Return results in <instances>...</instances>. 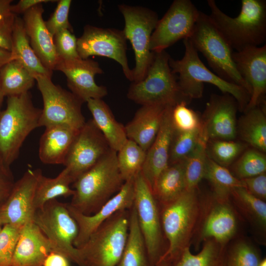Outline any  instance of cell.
<instances>
[{"instance_id": "cell-1", "label": "cell", "mask_w": 266, "mask_h": 266, "mask_svg": "<svg viewBox=\"0 0 266 266\" xmlns=\"http://www.w3.org/2000/svg\"><path fill=\"white\" fill-rule=\"evenodd\" d=\"M124 183L118 166L117 152L110 149L74 181V193L68 204L85 215H92L116 195Z\"/></svg>"}, {"instance_id": "cell-2", "label": "cell", "mask_w": 266, "mask_h": 266, "mask_svg": "<svg viewBox=\"0 0 266 266\" xmlns=\"http://www.w3.org/2000/svg\"><path fill=\"white\" fill-rule=\"evenodd\" d=\"M237 16L224 13L214 0H208L210 17L232 49L240 51L259 46L266 41V1L242 0Z\"/></svg>"}, {"instance_id": "cell-3", "label": "cell", "mask_w": 266, "mask_h": 266, "mask_svg": "<svg viewBox=\"0 0 266 266\" xmlns=\"http://www.w3.org/2000/svg\"><path fill=\"white\" fill-rule=\"evenodd\" d=\"M185 53L180 60L170 58L169 66L176 75L179 86L188 99L201 98L203 83L217 87L224 94H229L237 101L239 109L244 110L250 99L248 92L243 87L229 82L210 70L200 60L198 52L189 38L184 39Z\"/></svg>"}, {"instance_id": "cell-4", "label": "cell", "mask_w": 266, "mask_h": 266, "mask_svg": "<svg viewBox=\"0 0 266 266\" xmlns=\"http://www.w3.org/2000/svg\"><path fill=\"white\" fill-rule=\"evenodd\" d=\"M41 110L33 105L30 92L7 97L6 108L0 111V158L7 166L18 158L27 137L39 127Z\"/></svg>"}, {"instance_id": "cell-5", "label": "cell", "mask_w": 266, "mask_h": 266, "mask_svg": "<svg viewBox=\"0 0 266 266\" xmlns=\"http://www.w3.org/2000/svg\"><path fill=\"white\" fill-rule=\"evenodd\" d=\"M200 204V196L197 189L185 190L176 199L160 206L162 228L168 243L166 251L161 259L170 261L185 249L190 247Z\"/></svg>"}, {"instance_id": "cell-6", "label": "cell", "mask_w": 266, "mask_h": 266, "mask_svg": "<svg viewBox=\"0 0 266 266\" xmlns=\"http://www.w3.org/2000/svg\"><path fill=\"white\" fill-rule=\"evenodd\" d=\"M170 55L166 51L154 53L152 63L145 77L133 82L128 90V98L142 105L174 106L181 101L191 100L183 94L176 75L169 66Z\"/></svg>"}, {"instance_id": "cell-7", "label": "cell", "mask_w": 266, "mask_h": 266, "mask_svg": "<svg viewBox=\"0 0 266 266\" xmlns=\"http://www.w3.org/2000/svg\"><path fill=\"white\" fill-rule=\"evenodd\" d=\"M240 218L230 198L213 193L200 196L199 217L191 245L196 251L208 239L228 245L237 237Z\"/></svg>"}, {"instance_id": "cell-8", "label": "cell", "mask_w": 266, "mask_h": 266, "mask_svg": "<svg viewBox=\"0 0 266 266\" xmlns=\"http://www.w3.org/2000/svg\"><path fill=\"white\" fill-rule=\"evenodd\" d=\"M196 50L202 53L215 73L226 81L250 90L240 75L233 61V49L209 15L200 11L189 38Z\"/></svg>"}, {"instance_id": "cell-9", "label": "cell", "mask_w": 266, "mask_h": 266, "mask_svg": "<svg viewBox=\"0 0 266 266\" xmlns=\"http://www.w3.org/2000/svg\"><path fill=\"white\" fill-rule=\"evenodd\" d=\"M130 210L114 214L78 249L83 266H117L128 234Z\"/></svg>"}, {"instance_id": "cell-10", "label": "cell", "mask_w": 266, "mask_h": 266, "mask_svg": "<svg viewBox=\"0 0 266 266\" xmlns=\"http://www.w3.org/2000/svg\"><path fill=\"white\" fill-rule=\"evenodd\" d=\"M33 221L53 246L55 252L83 266L78 249L73 245L79 232L78 225L64 203L54 199L34 213Z\"/></svg>"}, {"instance_id": "cell-11", "label": "cell", "mask_w": 266, "mask_h": 266, "mask_svg": "<svg viewBox=\"0 0 266 266\" xmlns=\"http://www.w3.org/2000/svg\"><path fill=\"white\" fill-rule=\"evenodd\" d=\"M118 7L124 19L125 35L134 51L135 65L132 69V82H137L145 77L153 60L154 53L150 50L149 44L158 16L154 11L141 6L121 4Z\"/></svg>"}, {"instance_id": "cell-12", "label": "cell", "mask_w": 266, "mask_h": 266, "mask_svg": "<svg viewBox=\"0 0 266 266\" xmlns=\"http://www.w3.org/2000/svg\"><path fill=\"white\" fill-rule=\"evenodd\" d=\"M34 78L43 101L39 127L63 125L80 130L86 122L82 112L84 102L71 92L55 84L51 77L36 75Z\"/></svg>"}, {"instance_id": "cell-13", "label": "cell", "mask_w": 266, "mask_h": 266, "mask_svg": "<svg viewBox=\"0 0 266 266\" xmlns=\"http://www.w3.org/2000/svg\"><path fill=\"white\" fill-rule=\"evenodd\" d=\"M151 266H156L166 250L164 244L160 206L141 172L134 179V202Z\"/></svg>"}, {"instance_id": "cell-14", "label": "cell", "mask_w": 266, "mask_h": 266, "mask_svg": "<svg viewBox=\"0 0 266 266\" xmlns=\"http://www.w3.org/2000/svg\"><path fill=\"white\" fill-rule=\"evenodd\" d=\"M200 12L190 0H174L157 23L151 36L150 50L160 52L180 39L190 38Z\"/></svg>"}, {"instance_id": "cell-15", "label": "cell", "mask_w": 266, "mask_h": 266, "mask_svg": "<svg viewBox=\"0 0 266 266\" xmlns=\"http://www.w3.org/2000/svg\"><path fill=\"white\" fill-rule=\"evenodd\" d=\"M127 38L123 30L86 25L77 38V51L83 59L99 56L114 60L122 67L125 77L133 81L132 70L127 56Z\"/></svg>"}, {"instance_id": "cell-16", "label": "cell", "mask_w": 266, "mask_h": 266, "mask_svg": "<svg viewBox=\"0 0 266 266\" xmlns=\"http://www.w3.org/2000/svg\"><path fill=\"white\" fill-rule=\"evenodd\" d=\"M110 148L93 120L86 121L72 142L63 164L74 181L94 166Z\"/></svg>"}, {"instance_id": "cell-17", "label": "cell", "mask_w": 266, "mask_h": 266, "mask_svg": "<svg viewBox=\"0 0 266 266\" xmlns=\"http://www.w3.org/2000/svg\"><path fill=\"white\" fill-rule=\"evenodd\" d=\"M42 171L28 168L15 183L6 199L0 203V226L12 225L22 227L33 221L35 210L33 199Z\"/></svg>"}, {"instance_id": "cell-18", "label": "cell", "mask_w": 266, "mask_h": 266, "mask_svg": "<svg viewBox=\"0 0 266 266\" xmlns=\"http://www.w3.org/2000/svg\"><path fill=\"white\" fill-rule=\"evenodd\" d=\"M54 70L66 75L70 92L84 102L89 99H102L107 94L106 88L95 82V75L103 72L98 62L92 59H58Z\"/></svg>"}, {"instance_id": "cell-19", "label": "cell", "mask_w": 266, "mask_h": 266, "mask_svg": "<svg viewBox=\"0 0 266 266\" xmlns=\"http://www.w3.org/2000/svg\"><path fill=\"white\" fill-rule=\"evenodd\" d=\"M134 179L125 181L120 191L92 215H85L67 203L69 212L79 228L78 235L73 243L75 248L81 247L90 236L114 214L132 208L134 202Z\"/></svg>"}, {"instance_id": "cell-20", "label": "cell", "mask_w": 266, "mask_h": 266, "mask_svg": "<svg viewBox=\"0 0 266 266\" xmlns=\"http://www.w3.org/2000/svg\"><path fill=\"white\" fill-rule=\"evenodd\" d=\"M233 61L249 86L250 96L244 111L259 106L266 92V45L249 46L233 51Z\"/></svg>"}, {"instance_id": "cell-21", "label": "cell", "mask_w": 266, "mask_h": 266, "mask_svg": "<svg viewBox=\"0 0 266 266\" xmlns=\"http://www.w3.org/2000/svg\"><path fill=\"white\" fill-rule=\"evenodd\" d=\"M238 108L237 101L229 94L211 96L201 121L209 140H233L235 138Z\"/></svg>"}, {"instance_id": "cell-22", "label": "cell", "mask_w": 266, "mask_h": 266, "mask_svg": "<svg viewBox=\"0 0 266 266\" xmlns=\"http://www.w3.org/2000/svg\"><path fill=\"white\" fill-rule=\"evenodd\" d=\"M44 11L42 3L38 4L24 13L22 19L33 50L42 65L53 71L58 58L53 36L47 29L43 19Z\"/></svg>"}, {"instance_id": "cell-23", "label": "cell", "mask_w": 266, "mask_h": 266, "mask_svg": "<svg viewBox=\"0 0 266 266\" xmlns=\"http://www.w3.org/2000/svg\"><path fill=\"white\" fill-rule=\"evenodd\" d=\"M173 106L166 111L159 132L146 152L141 173L152 190L160 174L168 166L171 141L175 132L171 120Z\"/></svg>"}, {"instance_id": "cell-24", "label": "cell", "mask_w": 266, "mask_h": 266, "mask_svg": "<svg viewBox=\"0 0 266 266\" xmlns=\"http://www.w3.org/2000/svg\"><path fill=\"white\" fill-rule=\"evenodd\" d=\"M55 249L33 221L21 228L12 259V266H42L46 256Z\"/></svg>"}, {"instance_id": "cell-25", "label": "cell", "mask_w": 266, "mask_h": 266, "mask_svg": "<svg viewBox=\"0 0 266 266\" xmlns=\"http://www.w3.org/2000/svg\"><path fill=\"white\" fill-rule=\"evenodd\" d=\"M168 106L142 105L133 119L125 126L128 139L133 141L147 152L159 132Z\"/></svg>"}, {"instance_id": "cell-26", "label": "cell", "mask_w": 266, "mask_h": 266, "mask_svg": "<svg viewBox=\"0 0 266 266\" xmlns=\"http://www.w3.org/2000/svg\"><path fill=\"white\" fill-rule=\"evenodd\" d=\"M79 130L66 125H55L45 128L39 141V158L43 163L63 165Z\"/></svg>"}, {"instance_id": "cell-27", "label": "cell", "mask_w": 266, "mask_h": 266, "mask_svg": "<svg viewBox=\"0 0 266 266\" xmlns=\"http://www.w3.org/2000/svg\"><path fill=\"white\" fill-rule=\"evenodd\" d=\"M230 200L240 216L250 224L256 235L264 242L266 236V202L243 187L232 190Z\"/></svg>"}, {"instance_id": "cell-28", "label": "cell", "mask_w": 266, "mask_h": 266, "mask_svg": "<svg viewBox=\"0 0 266 266\" xmlns=\"http://www.w3.org/2000/svg\"><path fill=\"white\" fill-rule=\"evenodd\" d=\"M86 102L95 124L110 149L118 152L128 140L125 126L115 119L109 107L102 99H89Z\"/></svg>"}, {"instance_id": "cell-29", "label": "cell", "mask_w": 266, "mask_h": 266, "mask_svg": "<svg viewBox=\"0 0 266 266\" xmlns=\"http://www.w3.org/2000/svg\"><path fill=\"white\" fill-rule=\"evenodd\" d=\"M12 60L20 62L33 77L42 75L51 77L53 71L46 68L33 50L26 32L22 18L16 15L12 33Z\"/></svg>"}, {"instance_id": "cell-30", "label": "cell", "mask_w": 266, "mask_h": 266, "mask_svg": "<svg viewBox=\"0 0 266 266\" xmlns=\"http://www.w3.org/2000/svg\"><path fill=\"white\" fill-rule=\"evenodd\" d=\"M186 159L169 164L157 179L152 191L159 206L174 200L185 191Z\"/></svg>"}, {"instance_id": "cell-31", "label": "cell", "mask_w": 266, "mask_h": 266, "mask_svg": "<svg viewBox=\"0 0 266 266\" xmlns=\"http://www.w3.org/2000/svg\"><path fill=\"white\" fill-rule=\"evenodd\" d=\"M227 246L208 239L198 253L192 254L188 247L170 260L169 266H226Z\"/></svg>"}, {"instance_id": "cell-32", "label": "cell", "mask_w": 266, "mask_h": 266, "mask_svg": "<svg viewBox=\"0 0 266 266\" xmlns=\"http://www.w3.org/2000/svg\"><path fill=\"white\" fill-rule=\"evenodd\" d=\"M117 266H151L134 205L130 210L127 239Z\"/></svg>"}, {"instance_id": "cell-33", "label": "cell", "mask_w": 266, "mask_h": 266, "mask_svg": "<svg viewBox=\"0 0 266 266\" xmlns=\"http://www.w3.org/2000/svg\"><path fill=\"white\" fill-rule=\"evenodd\" d=\"M240 119L237 133L244 141L263 153L266 151V117L264 109L256 106Z\"/></svg>"}, {"instance_id": "cell-34", "label": "cell", "mask_w": 266, "mask_h": 266, "mask_svg": "<svg viewBox=\"0 0 266 266\" xmlns=\"http://www.w3.org/2000/svg\"><path fill=\"white\" fill-rule=\"evenodd\" d=\"M73 181L64 168L59 175L51 178L40 175L35 189L33 207L35 211L41 209L45 203L59 197L72 196L74 190L70 187Z\"/></svg>"}, {"instance_id": "cell-35", "label": "cell", "mask_w": 266, "mask_h": 266, "mask_svg": "<svg viewBox=\"0 0 266 266\" xmlns=\"http://www.w3.org/2000/svg\"><path fill=\"white\" fill-rule=\"evenodd\" d=\"M35 81L30 71L16 60L9 61L0 69V86L4 97L29 92Z\"/></svg>"}, {"instance_id": "cell-36", "label": "cell", "mask_w": 266, "mask_h": 266, "mask_svg": "<svg viewBox=\"0 0 266 266\" xmlns=\"http://www.w3.org/2000/svg\"><path fill=\"white\" fill-rule=\"evenodd\" d=\"M199 142L186 158L185 166V190L198 189V185L204 173L207 158V148L209 139L201 126Z\"/></svg>"}, {"instance_id": "cell-37", "label": "cell", "mask_w": 266, "mask_h": 266, "mask_svg": "<svg viewBox=\"0 0 266 266\" xmlns=\"http://www.w3.org/2000/svg\"><path fill=\"white\" fill-rule=\"evenodd\" d=\"M203 178L210 184L213 192L221 198H230L231 192L243 187L241 181L236 178L226 167L221 166L207 155Z\"/></svg>"}, {"instance_id": "cell-38", "label": "cell", "mask_w": 266, "mask_h": 266, "mask_svg": "<svg viewBox=\"0 0 266 266\" xmlns=\"http://www.w3.org/2000/svg\"><path fill=\"white\" fill-rule=\"evenodd\" d=\"M146 155V151L135 142L129 139L117 152L119 169L125 182L134 179L141 171Z\"/></svg>"}, {"instance_id": "cell-39", "label": "cell", "mask_w": 266, "mask_h": 266, "mask_svg": "<svg viewBox=\"0 0 266 266\" xmlns=\"http://www.w3.org/2000/svg\"><path fill=\"white\" fill-rule=\"evenodd\" d=\"M261 259L260 250L244 237H237L227 246L226 266H259Z\"/></svg>"}, {"instance_id": "cell-40", "label": "cell", "mask_w": 266, "mask_h": 266, "mask_svg": "<svg viewBox=\"0 0 266 266\" xmlns=\"http://www.w3.org/2000/svg\"><path fill=\"white\" fill-rule=\"evenodd\" d=\"M266 171V156L255 149L245 151L234 163L231 171L239 180L255 176Z\"/></svg>"}, {"instance_id": "cell-41", "label": "cell", "mask_w": 266, "mask_h": 266, "mask_svg": "<svg viewBox=\"0 0 266 266\" xmlns=\"http://www.w3.org/2000/svg\"><path fill=\"white\" fill-rule=\"evenodd\" d=\"M201 126L188 132L175 131L171 143L169 165L186 159L196 147L201 134Z\"/></svg>"}, {"instance_id": "cell-42", "label": "cell", "mask_w": 266, "mask_h": 266, "mask_svg": "<svg viewBox=\"0 0 266 266\" xmlns=\"http://www.w3.org/2000/svg\"><path fill=\"white\" fill-rule=\"evenodd\" d=\"M209 147L210 159L219 165L227 167L245 149L244 144L227 140H211Z\"/></svg>"}, {"instance_id": "cell-43", "label": "cell", "mask_w": 266, "mask_h": 266, "mask_svg": "<svg viewBox=\"0 0 266 266\" xmlns=\"http://www.w3.org/2000/svg\"><path fill=\"white\" fill-rule=\"evenodd\" d=\"M188 103L181 101L173 106L171 120L175 130L178 132H188L199 128L201 126L197 113L188 107Z\"/></svg>"}, {"instance_id": "cell-44", "label": "cell", "mask_w": 266, "mask_h": 266, "mask_svg": "<svg viewBox=\"0 0 266 266\" xmlns=\"http://www.w3.org/2000/svg\"><path fill=\"white\" fill-rule=\"evenodd\" d=\"M22 227L5 225L0 230V266H12L13 256Z\"/></svg>"}, {"instance_id": "cell-45", "label": "cell", "mask_w": 266, "mask_h": 266, "mask_svg": "<svg viewBox=\"0 0 266 266\" xmlns=\"http://www.w3.org/2000/svg\"><path fill=\"white\" fill-rule=\"evenodd\" d=\"M71 3V0H58L54 11L45 21L47 29L53 36L64 30H68L73 32V28L68 20Z\"/></svg>"}, {"instance_id": "cell-46", "label": "cell", "mask_w": 266, "mask_h": 266, "mask_svg": "<svg viewBox=\"0 0 266 266\" xmlns=\"http://www.w3.org/2000/svg\"><path fill=\"white\" fill-rule=\"evenodd\" d=\"M53 40L58 59L80 57L77 51V38L73 32L68 30L61 31L53 36Z\"/></svg>"}, {"instance_id": "cell-47", "label": "cell", "mask_w": 266, "mask_h": 266, "mask_svg": "<svg viewBox=\"0 0 266 266\" xmlns=\"http://www.w3.org/2000/svg\"><path fill=\"white\" fill-rule=\"evenodd\" d=\"M244 188L255 197L266 200V174H261L240 180Z\"/></svg>"}, {"instance_id": "cell-48", "label": "cell", "mask_w": 266, "mask_h": 266, "mask_svg": "<svg viewBox=\"0 0 266 266\" xmlns=\"http://www.w3.org/2000/svg\"><path fill=\"white\" fill-rule=\"evenodd\" d=\"M15 182L10 166L0 158V203L8 196Z\"/></svg>"}, {"instance_id": "cell-49", "label": "cell", "mask_w": 266, "mask_h": 266, "mask_svg": "<svg viewBox=\"0 0 266 266\" xmlns=\"http://www.w3.org/2000/svg\"><path fill=\"white\" fill-rule=\"evenodd\" d=\"M16 15L12 14L0 22V49L11 52L13 26Z\"/></svg>"}, {"instance_id": "cell-50", "label": "cell", "mask_w": 266, "mask_h": 266, "mask_svg": "<svg viewBox=\"0 0 266 266\" xmlns=\"http://www.w3.org/2000/svg\"><path fill=\"white\" fill-rule=\"evenodd\" d=\"M57 2L56 0H20L16 4L11 5V12L15 15L24 14L26 11L39 4L49 2Z\"/></svg>"}, {"instance_id": "cell-51", "label": "cell", "mask_w": 266, "mask_h": 266, "mask_svg": "<svg viewBox=\"0 0 266 266\" xmlns=\"http://www.w3.org/2000/svg\"><path fill=\"white\" fill-rule=\"evenodd\" d=\"M69 261L63 255L51 252L45 258L42 266H70Z\"/></svg>"}, {"instance_id": "cell-52", "label": "cell", "mask_w": 266, "mask_h": 266, "mask_svg": "<svg viewBox=\"0 0 266 266\" xmlns=\"http://www.w3.org/2000/svg\"><path fill=\"white\" fill-rule=\"evenodd\" d=\"M12 0H0V22L12 13L11 12Z\"/></svg>"}, {"instance_id": "cell-53", "label": "cell", "mask_w": 266, "mask_h": 266, "mask_svg": "<svg viewBox=\"0 0 266 266\" xmlns=\"http://www.w3.org/2000/svg\"><path fill=\"white\" fill-rule=\"evenodd\" d=\"M11 60H12L11 52L0 49V69Z\"/></svg>"}, {"instance_id": "cell-54", "label": "cell", "mask_w": 266, "mask_h": 266, "mask_svg": "<svg viewBox=\"0 0 266 266\" xmlns=\"http://www.w3.org/2000/svg\"><path fill=\"white\" fill-rule=\"evenodd\" d=\"M170 261L166 259H161L156 266H169Z\"/></svg>"}, {"instance_id": "cell-55", "label": "cell", "mask_w": 266, "mask_h": 266, "mask_svg": "<svg viewBox=\"0 0 266 266\" xmlns=\"http://www.w3.org/2000/svg\"><path fill=\"white\" fill-rule=\"evenodd\" d=\"M4 96L3 95L2 92L1 91L0 86V108L2 105V103L3 100Z\"/></svg>"}, {"instance_id": "cell-56", "label": "cell", "mask_w": 266, "mask_h": 266, "mask_svg": "<svg viewBox=\"0 0 266 266\" xmlns=\"http://www.w3.org/2000/svg\"><path fill=\"white\" fill-rule=\"evenodd\" d=\"M259 266H266V258L262 259L259 264Z\"/></svg>"}, {"instance_id": "cell-57", "label": "cell", "mask_w": 266, "mask_h": 266, "mask_svg": "<svg viewBox=\"0 0 266 266\" xmlns=\"http://www.w3.org/2000/svg\"><path fill=\"white\" fill-rule=\"evenodd\" d=\"M1 227L0 226V230H1Z\"/></svg>"}]
</instances>
